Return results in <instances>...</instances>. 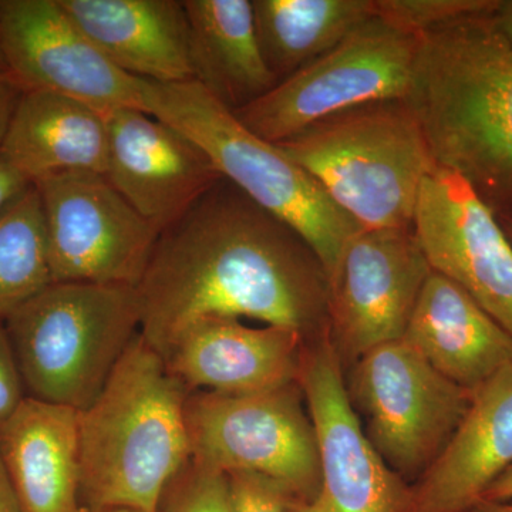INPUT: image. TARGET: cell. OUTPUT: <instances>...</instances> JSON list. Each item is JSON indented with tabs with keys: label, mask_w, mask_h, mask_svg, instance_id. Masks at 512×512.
Here are the masks:
<instances>
[{
	"label": "cell",
	"mask_w": 512,
	"mask_h": 512,
	"mask_svg": "<svg viewBox=\"0 0 512 512\" xmlns=\"http://www.w3.org/2000/svg\"><path fill=\"white\" fill-rule=\"evenodd\" d=\"M137 293L140 333L160 355L208 316L259 320L308 343L328 333L329 278L318 255L225 178L161 231Z\"/></svg>",
	"instance_id": "obj_1"
},
{
	"label": "cell",
	"mask_w": 512,
	"mask_h": 512,
	"mask_svg": "<svg viewBox=\"0 0 512 512\" xmlns=\"http://www.w3.org/2000/svg\"><path fill=\"white\" fill-rule=\"evenodd\" d=\"M493 13L420 36L403 101L434 165L466 181L505 220L512 218V45Z\"/></svg>",
	"instance_id": "obj_2"
},
{
	"label": "cell",
	"mask_w": 512,
	"mask_h": 512,
	"mask_svg": "<svg viewBox=\"0 0 512 512\" xmlns=\"http://www.w3.org/2000/svg\"><path fill=\"white\" fill-rule=\"evenodd\" d=\"M188 393L138 333L96 400L77 413L84 510L157 511L191 458Z\"/></svg>",
	"instance_id": "obj_3"
},
{
	"label": "cell",
	"mask_w": 512,
	"mask_h": 512,
	"mask_svg": "<svg viewBox=\"0 0 512 512\" xmlns=\"http://www.w3.org/2000/svg\"><path fill=\"white\" fill-rule=\"evenodd\" d=\"M275 146L363 229L412 228L436 167L403 100L353 107Z\"/></svg>",
	"instance_id": "obj_4"
},
{
	"label": "cell",
	"mask_w": 512,
	"mask_h": 512,
	"mask_svg": "<svg viewBox=\"0 0 512 512\" xmlns=\"http://www.w3.org/2000/svg\"><path fill=\"white\" fill-rule=\"evenodd\" d=\"M147 113L190 137L225 180L301 234L330 281L349 242L363 228L330 200L308 171L242 126L195 80L148 82Z\"/></svg>",
	"instance_id": "obj_5"
},
{
	"label": "cell",
	"mask_w": 512,
	"mask_h": 512,
	"mask_svg": "<svg viewBox=\"0 0 512 512\" xmlns=\"http://www.w3.org/2000/svg\"><path fill=\"white\" fill-rule=\"evenodd\" d=\"M26 396L86 409L140 333L137 288L55 282L5 322Z\"/></svg>",
	"instance_id": "obj_6"
},
{
	"label": "cell",
	"mask_w": 512,
	"mask_h": 512,
	"mask_svg": "<svg viewBox=\"0 0 512 512\" xmlns=\"http://www.w3.org/2000/svg\"><path fill=\"white\" fill-rule=\"evenodd\" d=\"M299 382L255 393L192 390L184 417L190 457L228 474L274 478L303 503L319 493L318 440Z\"/></svg>",
	"instance_id": "obj_7"
},
{
	"label": "cell",
	"mask_w": 512,
	"mask_h": 512,
	"mask_svg": "<svg viewBox=\"0 0 512 512\" xmlns=\"http://www.w3.org/2000/svg\"><path fill=\"white\" fill-rule=\"evenodd\" d=\"M420 37L375 15L328 53L232 111L256 137L279 144L342 111L403 100Z\"/></svg>",
	"instance_id": "obj_8"
},
{
	"label": "cell",
	"mask_w": 512,
	"mask_h": 512,
	"mask_svg": "<svg viewBox=\"0 0 512 512\" xmlns=\"http://www.w3.org/2000/svg\"><path fill=\"white\" fill-rule=\"evenodd\" d=\"M348 393L366 419V436L394 473L419 478L460 426L471 392L437 372L404 339L355 362Z\"/></svg>",
	"instance_id": "obj_9"
},
{
	"label": "cell",
	"mask_w": 512,
	"mask_h": 512,
	"mask_svg": "<svg viewBox=\"0 0 512 512\" xmlns=\"http://www.w3.org/2000/svg\"><path fill=\"white\" fill-rule=\"evenodd\" d=\"M32 185L42 202L53 284L137 288L161 231L106 175L70 173Z\"/></svg>",
	"instance_id": "obj_10"
},
{
	"label": "cell",
	"mask_w": 512,
	"mask_h": 512,
	"mask_svg": "<svg viewBox=\"0 0 512 512\" xmlns=\"http://www.w3.org/2000/svg\"><path fill=\"white\" fill-rule=\"evenodd\" d=\"M328 333L303 353L301 384L318 440L319 493L292 512H407L410 485L384 463L350 402Z\"/></svg>",
	"instance_id": "obj_11"
},
{
	"label": "cell",
	"mask_w": 512,
	"mask_h": 512,
	"mask_svg": "<svg viewBox=\"0 0 512 512\" xmlns=\"http://www.w3.org/2000/svg\"><path fill=\"white\" fill-rule=\"evenodd\" d=\"M433 272L412 228L363 229L330 278L328 336L340 360L404 338Z\"/></svg>",
	"instance_id": "obj_12"
},
{
	"label": "cell",
	"mask_w": 512,
	"mask_h": 512,
	"mask_svg": "<svg viewBox=\"0 0 512 512\" xmlns=\"http://www.w3.org/2000/svg\"><path fill=\"white\" fill-rule=\"evenodd\" d=\"M0 42L10 79L23 92L63 94L106 113H147L148 80L114 66L59 0H0Z\"/></svg>",
	"instance_id": "obj_13"
},
{
	"label": "cell",
	"mask_w": 512,
	"mask_h": 512,
	"mask_svg": "<svg viewBox=\"0 0 512 512\" xmlns=\"http://www.w3.org/2000/svg\"><path fill=\"white\" fill-rule=\"evenodd\" d=\"M427 261L512 336V245L493 211L444 168L427 175L413 221Z\"/></svg>",
	"instance_id": "obj_14"
},
{
	"label": "cell",
	"mask_w": 512,
	"mask_h": 512,
	"mask_svg": "<svg viewBox=\"0 0 512 512\" xmlns=\"http://www.w3.org/2000/svg\"><path fill=\"white\" fill-rule=\"evenodd\" d=\"M107 124L106 177L160 231L224 178L197 143L151 114L109 111Z\"/></svg>",
	"instance_id": "obj_15"
},
{
	"label": "cell",
	"mask_w": 512,
	"mask_h": 512,
	"mask_svg": "<svg viewBox=\"0 0 512 512\" xmlns=\"http://www.w3.org/2000/svg\"><path fill=\"white\" fill-rule=\"evenodd\" d=\"M308 345L292 329L208 316L185 328L161 357L190 392L255 393L299 382Z\"/></svg>",
	"instance_id": "obj_16"
},
{
	"label": "cell",
	"mask_w": 512,
	"mask_h": 512,
	"mask_svg": "<svg viewBox=\"0 0 512 512\" xmlns=\"http://www.w3.org/2000/svg\"><path fill=\"white\" fill-rule=\"evenodd\" d=\"M512 466V363L471 394L460 426L410 487L407 512H466Z\"/></svg>",
	"instance_id": "obj_17"
},
{
	"label": "cell",
	"mask_w": 512,
	"mask_h": 512,
	"mask_svg": "<svg viewBox=\"0 0 512 512\" xmlns=\"http://www.w3.org/2000/svg\"><path fill=\"white\" fill-rule=\"evenodd\" d=\"M93 45L124 73L158 84L190 82L184 0H59Z\"/></svg>",
	"instance_id": "obj_18"
},
{
	"label": "cell",
	"mask_w": 512,
	"mask_h": 512,
	"mask_svg": "<svg viewBox=\"0 0 512 512\" xmlns=\"http://www.w3.org/2000/svg\"><path fill=\"white\" fill-rule=\"evenodd\" d=\"M403 339L471 393L512 363L510 333L463 288L434 271Z\"/></svg>",
	"instance_id": "obj_19"
},
{
	"label": "cell",
	"mask_w": 512,
	"mask_h": 512,
	"mask_svg": "<svg viewBox=\"0 0 512 512\" xmlns=\"http://www.w3.org/2000/svg\"><path fill=\"white\" fill-rule=\"evenodd\" d=\"M77 410L26 396L0 424V458L22 512H84Z\"/></svg>",
	"instance_id": "obj_20"
},
{
	"label": "cell",
	"mask_w": 512,
	"mask_h": 512,
	"mask_svg": "<svg viewBox=\"0 0 512 512\" xmlns=\"http://www.w3.org/2000/svg\"><path fill=\"white\" fill-rule=\"evenodd\" d=\"M0 156L30 184L70 173L106 175L107 113L63 94L23 92Z\"/></svg>",
	"instance_id": "obj_21"
},
{
	"label": "cell",
	"mask_w": 512,
	"mask_h": 512,
	"mask_svg": "<svg viewBox=\"0 0 512 512\" xmlns=\"http://www.w3.org/2000/svg\"><path fill=\"white\" fill-rule=\"evenodd\" d=\"M192 80L235 111L278 82L256 37L252 0H184Z\"/></svg>",
	"instance_id": "obj_22"
},
{
	"label": "cell",
	"mask_w": 512,
	"mask_h": 512,
	"mask_svg": "<svg viewBox=\"0 0 512 512\" xmlns=\"http://www.w3.org/2000/svg\"><path fill=\"white\" fill-rule=\"evenodd\" d=\"M256 37L276 82L328 53L376 15V0H252Z\"/></svg>",
	"instance_id": "obj_23"
},
{
	"label": "cell",
	"mask_w": 512,
	"mask_h": 512,
	"mask_svg": "<svg viewBox=\"0 0 512 512\" xmlns=\"http://www.w3.org/2000/svg\"><path fill=\"white\" fill-rule=\"evenodd\" d=\"M53 284L42 202L30 185L0 212V322Z\"/></svg>",
	"instance_id": "obj_24"
},
{
	"label": "cell",
	"mask_w": 512,
	"mask_h": 512,
	"mask_svg": "<svg viewBox=\"0 0 512 512\" xmlns=\"http://www.w3.org/2000/svg\"><path fill=\"white\" fill-rule=\"evenodd\" d=\"M498 0H376V15L417 37L471 16L493 13Z\"/></svg>",
	"instance_id": "obj_25"
},
{
	"label": "cell",
	"mask_w": 512,
	"mask_h": 512,
	"mask_svg": "<svg viewBox=\"0 0 512 512\" xmlns=\"http://www.w3.org/2000/svg\"><path fill=\"white\" fill-rule=\"evenodd\" d=\"M156 512H232L227 476L190 458L165 487Z\"/></svg>",
	"instance_id": "obj_26"
},
{
	"label": "cell",
	"mask_w": 512,
	"mask_h": 512,
	"mask_svg": "<svg viewBox=\"0 0 512 512\" xmlns=\"http://www.w3.org/2000/svg\"><path fill=\"white\" fill-rule=\"evenodd\" d=\"M227 476L232 512H292L298 497L274 478L249 471Z\"/></svg>",
	"instance_id": "obj_27"
},
{
	"label": "cell",
	"mask_w": 512,
	"mask_h": 512,
	"mask_svg": "<svg viewBox=\"0 0 512 512\" xmlns=\"http://www.w3.org/2000/svg\"><path fill=\"white\" fill-rule=\"evenodd\" d=\"M26 397L18 363L5 323L0 322V424L18 409Z\"/></svg>",
	"instance_id": "obj_28"
},
{
	"label": "cell",
	"mask_w": 512,
	"mask_h": 512,
	"mask_svg": "<svg viewBox=\"0 0 512 512\" xmlns=\"http://www.w3.org/2000/svg\"><path fill=\"white\" fill-rule=\"evenodd\" d=\"M28 180L0 156V212L30 187Z\"/></svg>",
	"instance_id": "obj_29"
},
{
	"label": "cell",
	"mask_w": 512,
	"mask_h": 512,
	"mask_svg": "<svg viewBox=\"0 0 512 512\" xmlns=\"http://www.w3.org/2000/svg\"><path fill=\"white\" fill-rule=\"evenodd\" d=\"M22 93L23 90L10 79L9 74H0V146L8 133L10 121Z\"/></svg>",
	"instance_id": "obj_30"
},
{
	"label": "cell",
	"mask_w": 512,
	"mask_h": 512,
	"mask_svg": "<svg viewBox=\"0 0 512 512\" xmlns=\"http://www.w3.org/2000/svg\"><path fill=\"white\" fill-rule=\"evenodd\" d=\"M491 503H512V466L507 468L483 495V500Z\"/></svg>",
	"instance_id": "obj_31"
},
{
	"label": "cell",
	"mask_w": 512,
	"mask_h": 512,
	"mask_svg": "<svg viewBox=\"0 0 512 512\" xmlns=\"http://www.w3.org/2000/svg\"><path fill=\"white\" fill-rule=\"evenodd\" d=\"M0 512H22L2 458H0Z\"/></svg>",
	"instance_id": "obj_32"
},
{
	"label": "cell",
	"mask_w": 512,
	"mask_h": 512,
	"mask_svg": "<svg viewBox=\"0 0 512 512\" xmlns=\"http://www.w3.org/2000/svg\"><path fill=\"white\" fill-rule=\"evenodd\" d=\"M493 16L498 28L512 45V0H498Z\"/></svg>",
	"instance_id": "obj_33"
},
{
	"label": "cell",
	"mask_w": 512,
	"mask_h": 512,
	"mask_svg": "<svg viewBox=\"0 0 512 512\" xmlns=\"http://www.w3.org/2000/svg\"><path fill=\"white\" fill-rule=\"evenodd\" d=\"M466 512H512V503H491V501H481Z\"/></svg>",
	"instance_id": "obj_34"
},
{
	"label": "cell",
	"mask_w": 512,
	"mask_h": 512,
	"mask_svg": "<svg viewBox=\"0 0 512 512\" xmlns=\"http://www.w3.org/2000/svg\"><path fill=\"white\" fill-rule=\"evenodd\" d=\"M501 227H503L505 235H507L508 239H510L512 245V218H505V220H500Z\"/></svg>",
	"instance_id": "obj_35"
},
{
	"label": "cell",
	"mask_w": 512,
	"mask_h": 512,
	"mask_svg": "<svg viewBox=\"0 0 512 512\" xmlns=\"http://www.w3.org/2000/svg\"><path fill=\"white\" fill-rule=\"evenodd\" d=\"M0 74H8V66H6L5 56H3L2 42H0Z\"/></svg>",
	"instance_id": "obj_36"
},
{
	"label": "cell",
	"mask_w": 512,
	"mask_h": 512,
	"mask_svg": "<svg viewBox=\"0 0 512 512\" xmlns=\"http://www.w3.org/2000/svg\"><path fill=\"white\" fill-rule=\"evenodd\" d=\"M84 512H140L131 510H86Z\"/></svg>",
	"instance_id": "obj_37"
}]
</instances>
